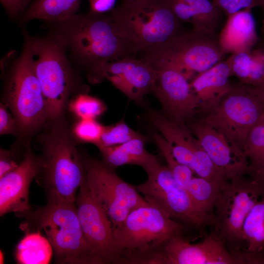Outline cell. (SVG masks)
<instances>
[{"label":"cell","mask_w":264,"mask_h":264,"mask_svg":"<svg viewBox=\"0 0 264 264\" xmlns=\"http://www.w3.org/2000/svg\"><path fill=\"white\" fill-rule=\"evenodd\" d=\"M261 197L254 180L244 176L233 179L221 191L216 205V233L225 242L240 249L243 242L242 227L244 221L255 204Z\"/></svg>","instance_id":"13"},{"label":"cell","mask_w":264,"mask_h":264,"mask_svg":"<svg viewBox=\"0 0 264 264\" xmlns=\"http://www.w3.org/2000/svg\"><path fill=\"white\" fill-rule=\"evenodd\" d=\"M242 239L246 251L257 252L264 248V197L253 206L242 227Z\"/></svg>","instance_id":"27"},{"label":"cell","mask_w":264,"mask_h":264,"mask_svg":"<svg viewBox=\"0 0 264 264\" xmlns=\"http://www.w3.org/2000/svg\"><path fill=\"white\" fill-rule=\"evenodd\" d=\"M231 76L227 60L221 61L207 70L198 74L190 84L200 105L199 114L216 107L232 88Z\"/></svg>","instance_id":"20"},{"label":"cell","mask_w":264,"mask_h":264,"mask_svg":"<svg viewBox=\"0 0 264 264\" xmlns=\"http://www.w3.org/2000/svg\"><path fill=\"white\" fill-rule=\"evenodd\" d=\"M198 115L245 155L248 135L264 116V98L256 87L241 83L232 86L216 107Z\"/></svg>","instance_id":"7"},{"label":"cell","mask_w":264,"mask_h":264,"mask_svg":"<svg viewBox=\"0 0 264 264\" xmlns=\"http://www.w3.org/2000/svg\"></svg>","instance_id":"44"},{"label":"cell","mask_w":264,"mask_h":264,"mask_svg":"<svg viewBox=\"0 0 264 264\" xmlns=\"http://www.w3.org/2000/svg\"><path fill=\"white\" fill-rule=\"evenodd\" d=\"M27 48L44 97L47 118L58 119L75 85L66 48L56 34L45 38L25 36Z\"/></svg>","instance_id":"5"},{"label":"cell","mask_w":264,"mask_h":264,"mask_svg":"<svg viewBox=\"0 0 264 264\" xmlns=\"http://www.w3.org/2000/svg\"><path fill=\"white\" fill-rule=\"evenodd\" d=\"M145 171L147 180L136 188L146 201L186 226L197 228L215 226V215L199 209L186 189L176 180L167 166L158 160Z\"/></svg>","instance_id":"9"},{"label":"cell","mask_w":264,"mask_h":264,"mask_svg":"<svg viewBox=\"0 0 264 264\" xmlns=\"http://www.w3.org/2000/svg\"><path fill=\"white\" fill-rule=\"evenodd\" d=\"M55 33L81 65L89 70L133 52L110 15L89 11L53 22Z\"/></svg>","instance_id":"1"},{"label":"cell","mask_w":264,"mask_h":264,"mask_svg":"<svg viewBox=\"0 0 264 264\" xmlns=\"http://www.w3.org/2000/svg\"><path fill=\"white\" fill-rule=\"evenodd\" d=\"M148 117L165 139L180 163L188 167L197 176L202 178H209L215 174L217 166L187 124L175 122L151 108L148 109Z\"/></svg>","instance_id":"14"},{"label":"cell","mask_w":264,"mask_h":264,"mask_svg":"<svg viewBox=\"0 0 264 264\" xmlns=\"http://www.w3.org/2000/svg\"><path fill=\"white\" fill-rule=\"evenodd\" d=\"M83 158L91 195L107 216L113 231L133 209L147 201L136 187L120 178L115 169L92 157Z\"/></svg>","instance_id":"10"},{"label":"cell","mask_w":264,"mask_h":264,"mask_svg":"<svg viewBox=\"0 0 264 264\" xmlns=\"http://www.w3.org/2000/svg\"><path fill=\"white\" fill-rule=\"evenodd\" d=\"M69 109L80 119H96L106 111L107 107L100 99L83 93L70 101Z\"/></svg>","instance_id":"32"},{"label":"cell","mask_w":264,"mask_h":264,"mask_svg":"<svg viewBox=\"0 0 264 264\" xmlns=\"http://www.w3.org/2000/svg\"><path fill=\"white\" fill-rule=\"evenodd\" d=\"M151 136L164 157L167 163V167L176 180L186 188L193 177V171L177 160L165 139L157 131L152 132Z\"/></svg>","instance_id":"29"},{"label":"cell","mask_w":264,"mask_h":264,"mask_svg":"<svg viewBox=\"0 0 264 264\" xmlns=\"http://www.w3.org/2000/svg\"><path fill=\"white\" fill-rule=\"evenodd\" d=\"M224 55L215 35L192 30L182 32L144 53L141 60L155 69L165 66L176 69L189 80L222 61Z\"/></svg>","instance_id":"8"},{"label":"cell","mask_w":264,"mask_h":264,"mask_svg":"<svg viewBox=\"0 0 264 264\" xmlns=\"http://www.w3.org/2000/svg\"><path fill=\"white\" fill-rule=\"evenodd\" d=\"M19 128L16 119L8 111L6 107L0 103V134H16Z\"/></svg>","instance_id":"36"},{"label":"cell","mask_w":264,"mask_h":264,"mask_svg":"<svg viewBox=\"0 0 264 264\" xmlns=\"http://www.w3.org/2000/svg\"><path fill=\"white\" fill-rule=\"evenodd\" d=\"M135 138H142L148 141L149 138L131 129L123 120L115 124L105 127L98 143L99 147H111L119 145Z\"/></svg>","instance_id":"30"},{"label":"cell","mask_w":264,"mask_h":264,"mask_svg":"<svg viewBox=\"0 0 264 264\" xmlns=\"http://www.w3.org/2000/svg\"><path fill=\"white\" fill-rule=\"evenodd\" d=\"M32 0H0L7 13L12 17L22 13Z\"/></svg>","instance_id":"37"},{"label":"cell","mask_w":264,"mask_h":264,"mask_svg":"<svg viewBox=\"0 0 264 264\" xmlns=\"http://www.w3.org/2000/svg\"><path fill=\"white\" fill-rule=\"evenodd\" d=\"M43 144L39 176L46 196L75 204L85 170L72 136L64 125L57 124L44 135Z\"/></svg>","instance_id":"6"},{"label":"cell","mask_w":264,"mask_h":264,"mask_svg":"<svg viewBox=\"0 0 264 264\" xmlns=\"http://www.w3.org/2000/svg\"><path fill=\"white\" fill-rule=\"evenodd\" d=\"M4 262V257L3 254L1 250L0 251V264H3Z\"/></svg>","instance_id":"41"},{"label":"cell","mask_w":264,"mask_h":264,"mask_svg":"<svg viewBox=\"0 0 264 264\" xmlns=\"http://www.w3.org/2000/svg\"><path fill=\"white\" fill-rule=\"evenodd\" d=\"M105 128L95 119H80L74 126L73 132L80 141L96 145Z\"/></svg>","instance_id":"33"},{"label":"cell","mask_w":264,"mask_h":264,"mask_svg":"<svg viewBox=\"0 0 264 264\" xmlns=\"http://www.w3.org/2000/svg\"><path fill=\"white\" fill-rule=\"evenodd\" d=\"M110 15L133 53L148 52L182 32L180 21L164 0L123 2Z\"/></svg>","instance_id":"4"},{"label":"cell","mask_w":264,"mask_h":264,"mask_svg":"<svg viewBox=\"0 0 264 264\" xmlns=\"http://www.w3.org/2000/svg\"><path fill=\"white\" fill-rule=\"evenodd\" d=\"M6 96L19 128L30 132L47 118L45 103L27 48L12 62Z\"/></svg>","instance_id":"11"},{"label":"cell","mask_w":264,"mask_h":264,"mask_svg":"<svg viewBox=\"0 0 264 264\" xmlns=\"http://www.w3.org/2000/svg\"><path fill=\"white\" fill-rule=\"evenodd\" d=\"M187 125L211 159L229 181L249 175L247 157L234 148L222 133L199 115Z\"/></svg>","instance_id":"18"},{"label":"cell","mask_w":264,"mask_h":264,"mask_svg":"<svg viewBox=\"0 0 264 264\" xmlns=\"http://www.w3.org/2000/svg\"><path fill=\"white\" fill-rule=\"evenodd\" d=\"M148 141L135 138L123 144L111 147H99L103 162L115 169L125 165H135L146 170L158 160L145 149Z\"/></svg>","instance_id":"23"},{"label":"cell","mask_w":264,"mask_h":264,"mask_svg":"<svg viewBox=\"0 0 264 264\" xmlns=\"http://www.w3.org/2000/svg\"><path fill=\"white\" fill-rule=\"evenodd\" d=\"M124 0L123 2H131V1H134L136 0Z\"/></svg>","instance_id":"43"},{"label":"cell","mask_w":264,"mask_h":264,"mask_svg":"<svg viewBox=\"0 0 264 264\" xmlns=\"http://www.w3.org/2000/svg\"><path fill=\"white\" fill-rule=\"evenodd\" d=\"M75 204L83 232L98 264H117L118 257L111 225L91 196L85 177Z\"/></svg>","instance_id":"17"},{"label":"cell","mask_w":264,"mask_h":264,"mask_svg":"<svg viewBox=\"0 0 264 264\" xmlns=\"http://www.w3.org/2000/svg\"><path fill=\"white\" fill-rule=\"evenodd\" d=\"M218 39L225 54L251 49L258 41L251 9H244L228 16Z\"/></svg>","instance_id":"22"},{"label":"cell","mask_w":264,"mask_h":264,"mask_svg":"<svg viewBox=\"0 0 264 264\" xmlns=\"http://www.w3.org/2000/svg\"><path fill=\"white\" fill-rule=\"evenodd\" d=\"M226 60L231 75L242 84L257 87L264 82V45L233 53Z\"/></svg>","instance_id":"24"},{"label":"cell","mask_w":264,"mask_h":264,"mask_svg":"<svg viewBox=\"0 0 264 264\" xmlns=\"http://www.w3.org/2000/svg\"><path fill=\"white\" fill-rule=\"evenodd\" d=\"M262 7L263 8V10H264V20H263V33L264 34V2L262 5Z\"/></svg>","instance_id":"42"},{"label":"cell","mask_w":264,"mask_h":264,"mask_svg":"<svg viewBox=\"0 0 264 264\" xmlns=\"http://www.w3.org/2000/svg\"><path fill=\"white\" fill-rule=\"evenodd\" d=\"M186 226L148 202L137 207L113 231L117 264H143L168 240L182 235Z\"/></svg>","instance_id":"3"},{"label":"cell","mask_w":264,"mask_h":264,"mask_svg":"<svg viewBox=\"0 0 264 264\" xmlns=\"http://www.w3.org/2000/svg\"><path fill=\"white\" fill-rule=\"evenodd\" d=\"M186 189L200 210L213 214L221 191L218 186L205 178L193 176Z\"/></svg>","instance_id":"28"},{"label":"cell","mask_w":264,"mask_h":264,"mask_svg":"<svg viewBox=\"0 0 264 264\" xmlns=\"http://www.w3.org/2000/svg\"><path fill=\"white\" fill-rule=\"evenodd\" d=\"M264 98V82L259 86L256 87Z\"/></svg>","instance_id":"40"},{"label":"cell","mask_w":264,"mask_h":264,"mask_svg":"<svg viewBox=\"0 0 264 264\" xmlns=\"http://www.w3.org/2000/svg\"><path fill=\"white\" fill-rule=\"evenodd\" d=\"M213 2L228 16L244 9L262 6L264 0H213Z\"/></svg>","instance_id":"34"},{"label":"cell","mask_w":264,"mask_h":264,"mask_svg":"<svg viewBox=\"0 0 264 264\" xmlns=\"http://www.w3.org/2000/svg\"><path fill=\"white\" fill-rule=\"evenodd\" d=\"M244 153L250 168L264 163V116L250 131Z\"/></svg>","instance_id":"31"},{"label":"cell","mask_w":264,"mask_h":264,"mask_svg":"<svg viewBox=\"0 0 264 264\" xmlns=\"http://www.w3.org/2000/svg\"><path fill=\"white\" fill-rule=\"evenodd\" d=\"M15 249V258L21 264H47L50 263L53 248L47 238L40 231L25 233Z\"/></svg>","instance_id":"26"},{"label":"cell","mask_w":264,"mask_h":264,"mask_svg":"<svg viewBox=\"0 0 264 264\" xmlns=\"http://www.w3.org/2000/svg\"><path fill=\"white\" fill-rule=\"evenodd\" d=\"M145 264H246L244 251L228 250L216 232L192 243L175 236L149 255Z\"/></svg>","instance_id":"12"},{"label":"cell","mask_w":264,"mask_h":264,"mask_svg":"<svg viewBox=\"0 0 264 264\" xmlns=\"http://www.w3.org/2000/svg\"><path fill=\"white\" fill-rule=\"evenodd\" d=\"M23 158H19L13 151L0 149V178L18 167Z\"/></svg>","instance_id":"35"},{"label":"cell","mask_w":264,"mask_h":264,"mask_svg":"<svg viewBox=\"0 0 264 264\" xmlns=\"http://www.w3.org/2000/svg\"><path fill=\"white\" fill-rule=\"evenodd\" d=\"M257 185L261 194L264 197V163L262 164L250 168L249 175Z\"/></svg>","instance_id":"39"},{"label":"cell","mask_w":264,"mask_h":264,"mask_svg":"<svg viewBox=\"0 0 264 264\" xmlns=\"http://www.w3.org/2000/svg\"><path fill=\"white\" fill-rule=\"evenodd\" d=\"M81 0H35L26 11L22 21L41 19L62 21L76 14Z\"/></svg>","instance_id":"25"},{"label":"cell","mask_w":264,"mask_h":264,"mask_svg":"<svg viewBox=\"0 0 264 264\" xmlns=\"http://www.w3.org/2000/svg\"><path fill=\"white\" fill-rule=\"evenodd\" d=\"M116 0H89L90 11L104 13L114 8Z\"/></svg>","instance_id":"38"},{"label":"cell","mask_w":264,"mask_h":264,"mask_svg":"<svg viewBox=\"0 0 264 264\" xmlns=\"http://www.w3.org/2000/svg\"><path fill=\"white\" fill-rule=\"evenodd\" d=\"M180 21L191 24L192 31L214 36L222 12L209 0H164Z\"/></svg>","instance_id":"21"},{"label":"cell","mask_w":264,"mask_h":264,"mask_svg":"<svg viewBox=\"0 0 264 264\" xmlns=\"http://www.w3.org/2000/svg\"><path fill=\"white\" fill-rule=\"evenodd\" d=\"M157 76L151 89L162 107L161 113L179 124H188L199 114V102L188 79L171 67L156 69Z\"/></svg>","instance_id":"16"},{"label":"cell","mask_w":264,"mask_h":264,"mask_svg":"<svg viewBox=\"0 0 264 264\" xmlns=\"http://www.w3.org/2000/svg\"><path fill=\"white\" fill-rule=\"evenodd\" d=\"M88 71L92 82L108 79L128 98L142 106L144 97L151 91L158 73L148 64L131 56L102 63Z\"/></svg>","instance_id":"15"},{"label":"cell","mask_w":264,"mask_h":264,"mask_svg":"<svg viewBox=\"0 0 264 264\" xmlns=\"http://www.w3.org/2000/svg\"><path fill=\"white\" fill-rule=\"evenodd\" d=\"M40 157L28 146L19 166L0 178V215L15 214L32 209L29 201V188L41 170Z\"/></svg>","instance_id":"19"},{"label":"cell","mask_w":264,"mask_h":264,"mask_svg":"<svg viewBox=\"0 0 264 264\" xmlns=\"http://www.w3.org/2000/svg\"><path fill=\"white\" fill-rule=\"evenodd\" d=\"M36 210L15 214L24 219V233L43 230L52 247L55 262L61 264H98L83 232L75 204L54 195Z\"/></svg>","instance_id":"2"}]
</instances>
